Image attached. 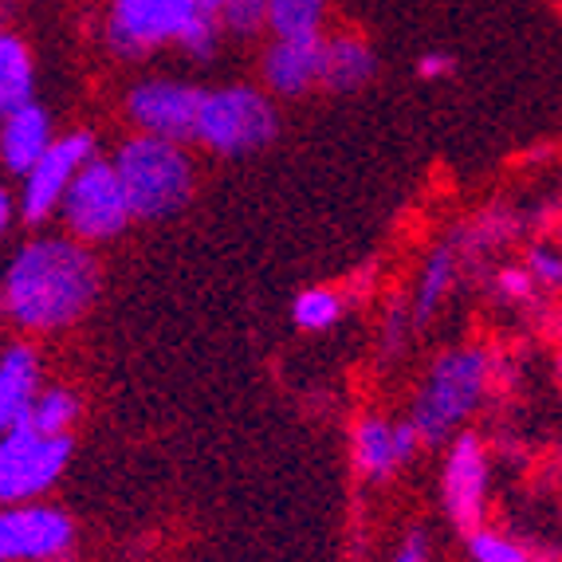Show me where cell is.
Instances as JSON below:
<instances>
[{
	"mask_svg": "<svg viewBox=\"0 0 562 562\" xmlns=\"http://www.w3.org/2000/svg\"><path fill=\"white\" fill-rule=\"evenodd\" d=\"M79 422V397L71 394V390H64V385H56V390H40L36 405H32L29 413V429H40V432H71V425Z\"/></svg>",
	"mask_w": 562,
	"mask_h": 562,
	"instance_id": "7402d4cb",
	"label": "cell"
},
{
	"mask_svg": "<svg viewBox=\"0 0 562 562\" xmlns=\"http://www.w3.org/2000/svg\"><path fill=\"white\" fill-rule=\"evenodd\" d=\"M417 449H425L417 429L405 422H385V417H362L355 425V441H350V452H355V469L362 472V480H374V484H385L394 476L402 464H409L417 457Z\"/></svg>",
	"mask_w": 562,
	"mask_h": 562,
	"instance_id": "7c38bea8",
	"label": "cell"
},
{
	"mask_svg": "<svg viewBox=\"0 0 562 562\" xmlns=\"http://www.w3.org/2000/svg\"><path fill=\"white\" fill-rule=\"evenodd\" d=\"M40 355L29 342H12L0 355V432L20 429L29 422L40 397Z\"/></svg>",
	"mask_w": 562,
	"mask_h": 562,
	"instance_id": "9a60e30c",
	"label": "cell"
},
{
	"mask_svg": "<svg viewBox=\"0 0 562 562\" xmlns=\"http://www.w3.org/2000/svg\"><path fill=\"white\" fill-rule=\"evenodd\" d=\"M492 385V358L484 347H452L432 358L409 405V425L425 449L449 445L476 417Z\"/></svg>",
	"mask_w": 562,
	"mask_h": 562,
	"instance_id": "3957f363",
	"label": "cell"
},
{
	"mask_svg": "<svg viewBox=\"0 0 562 562\" xmlns=\"http://www.w3.org/2000/svg\"><path fill=\"white\" fill-rule=\"evenodd\" d=\"M452 71H457V59H452L449 52H425V56L417 59V76L429 79V83H437V79H449Z\"/></svg>",
	"mask_w": 562,
	"mask_h": 562,
	"instance_id": "484cf974",
	"label": "cell"
},
{
	"mask_svg": "<svg viewBox=\"0 0 562 562\" xmlns=\"http://www.w3.org/2000/svg\"><path fill=\"white\" fill-rule=\"evenodd\" d=\"M390 562H429V535H425V531H409Z\"/></svg>",
	"mask_w": 562,
	"mask_h": 562,
	"instance_id": "4316f807",
	"label": "cell"
},
{
	"mask_svg": "<svg viewBox=\"0 0 562 562\" xmlns=\"http://www.w3.org/2000/svg\"><path fill=\"white\" fill-rule=\"evenodd\" d=\"M221 32V16L201 0H111L103 24L106 47L119 59H142L161 47L209 59Z\"/></svg>",
	"mask_w": 562,
	"mask_h": 562,
	"instance_id": "7a4b0ae2",
	"label": "cell"
},
{
	"mask_svg": "<svg viewBox=\"0 0 562 562\" xmlns=\"http://www.w3.org/2000/svg\"><path fill=\"white\" fill-rule=\"evenodd\" d=\"M464 551H469L472 562H535V551L519 535L487 524H480L476 531L464 535Z\"/></svg>",
	"mask_w": 562,
	"mask_h": 562,
	"instance_id": "ffe728a7",
	"label": "cell"
},
{
	"mask_svg": "<svg viewBox=\"0 0 562 562\" xmlns=\"http://www.w3.org/2000/svg\"><path fill=\"white\" fill-rule=\"evenodd\" d=\"M201 87L181 79H142L126 91V119L138 126V134L169 142H193L198 131Z\"/></svg>",
	"mask_w": 562,
	"mask_h": 562,
	"instance_id": "8fae6325",
	"label": "cell"
},
{
	"mask_svg": "<svg viewBox=\"0 0 562 562\" xmlns=\"http://www.w3.org/2000/svg\"><path fill=\"white\" fill-rule=\"evenodd\" d=\"M201 4H205V9H213V12H221V4H225V0H201Z\"/></svg>",
	"mask_w": 562,
	"mask_h": 562,
	"instance_id": "f1b7e54d",
	"label": "cell"
},
{
	"mask_svg": "<svg viewBox=\"0 0 562 562\" xmlns=\"http://www.w3.org/2000/svg\"><path fill=\"white\" fill-rule=\"evenodd\" d=\"M99 260L76 236H36L20 244L0 276V311L29 335L76 327L99 300Z\"/></svg>",
	"mask_w": 562,
	"mask_h": 562,
	"instance_id": "6da1fadb",
	"label": "cell"
},
{
	"mask_svg": "<svg viewBox=\"0 0 562 562\" xmlns=\"http://www.w3.org/2000/svg\"><path fill=\"white\" fill-rule=\"evenodd\" d=\"M524 268L531 272L535 288L539 291H562V248L559 244H531L524 256Z\"/></svg>",
	"mask_w": 562,
	"mask_h": 562,
	"instance_id": "cb8c5ba5",
	"label": "cell"
},
{
	"mask_svg": "<svg viewBox=\"0 0 562 562\" xmlns=\"http://www.w3.org/2000/svg\"><path fill=\"white\" fill-rule=\"evenodd\" d=\"M0 32H4V16H0Z\"/></svg>",
	"mask_w": 562,
	"mask_h": 562,
	"instance_id": "f546056e",
	"label": "cell"
},
{
	"mask_svg": "<svg viewBox=\"0 0 562 562\" xmlns=\"http://www.w3.org/2000/svg\"><path fill=\"white\" fill-rule=\"evenodd\" d=\"M56 142V131H52V114L32 99V103L16 106L12 114L0 119V166L24 178Z\"/></svg>",
	"mask_w": 562,
	"mask_h": 562,
	"instance_id": "5bb4252c",
	"label": "cell"
},
{
	"mask_svg": "<svg viewBox=\"0 0 562 562\" xmlns=\"http://www.w3.org/2000/svg\"><path fill=\"white\" fill-rule=\"evenodd\" d=\"M496 295L499 300H507V303H531L535 300V280H531V272H527L524 263H507V268H499L496 272Z\"/></svg>",
	"mask_w": 562,
	"mask_h": 562,
	"instance_id": "d4e9b609",
	"label": "cell"
},
{
	"mask_svg": "<svg viewBox=\"0 0 562 562\" xmlns=\"http://www.w3.org/2000/svg\"><path fill=\"white\" fill-rule=\"evenodd\" d=\"M460 280V256L452 244H437L429 256H425L422 272H417V283H413L409 295V315L413 327H425V323L437 315V311L449 303L452 288Z\"/></svg>",
	"mask_w": 562,
	"mask_h": 562,
	"instance_id": "e0dca14e",
	"label": "cell"
},
{
	"mask_svg": "<svg viewBox=\"0 0 562 562\" xmlns=\"http://www.w3.org/2000/svg\"><path fill=\"white\" fill-rule=\"evenodd\" d=\"M91 158H99L94 150V138L87 131H71L59 134L52 142V150L36 161V166L20 178V198H16V213L29 221V225H44L59 213L67 189L79 178V169Z\"/></svg>",
	"mask_w": 562,
	"mask_h": 562,
	"instance_id": "9c48e42d",
	"label": "cell"
},
{
	"mask_svg": "<svg viewBox=\"0 0 562 562\" xmlns=\"http://www.w3.org/2000/svg\"><path fill=\"white\" fill-rule=\"evenodd\" d=\"M216 16H221V29L233 36H256L268 29V0H225Z\"/></svg>",
	"mask_w": 562,
	"mask_h": 562,
	"instance_id": "603a6c76",
	"label": "cell"
},
{
	"mask_svg": "<svg viewBox=\"0 0 562 562\" xmlns=\"http://www.w3.org/2000/svg\"><path fill=\"white\" fill-rule=\"evenodd\" d=\"M59 221H64L67 236L83 244H106L131 228L134 209L111 158H91L79 169V178L71 181L64 205H59Z\"/></svg>",
	"mask_w": 562,
	"mask_h": 562,
	"instance_id": "52a82bcc",
	"label": "cell"
},
{
	"mask_svg": "<svg viewBox=\"0 0 562 562\" xmlns=\"http://www.w3.org/2000/svg\"><path fill=\"white\" fill-rule=\"evenodd\" d=\"M76 441L71 432H40L20 425V429L0 432V504H36L59 484V476L71 464Z\"/></svg>",
	"mask_w": 562,
	"mask_h": 562,
	"instance_id": "8992f818",
	"label": "cell"
},
{
	"mask_svg": "<svg viewBox=\"0 0 562 562\" xmlns=\"http://www.w3.org/2000/svg\"><path fill=\"white\" fill-rule=\"evenodd\" d=\"M12 198H9V189L0 186V236H4V228H9V221H12Z\"/></svg>",
	"mask_w": 562,
	"mask_h": 562,
	"instance_id": "83f0119b",
	"label": "cell"
},
{
	"mask_svg": "<svg viewBox=\"0 0 562 562\" xmlns=\"http://www.w3.org/2000/svg\"><path fill=\"white\" fill-rule=\"evenodd\" d=\"M260 71L268 94L300 99L323 79V36H272Z\"/></svg>",
	"mask_w": 562,
	"mask_h": 562,
	"instance_id": "4fadbf2b",
	"label": "cell"
},
{
	"mask_svg": "<svg viewBox=\"0 0 562 562\" xmlns=\"http://www.w3.org/2000/svg\"><path fill=\"white\" fill-rule=\"evenodd\" d=\"M291 319L295 327L307 330V335H319V330H330L338 319H342V295L335 288H307L295 295L291 303Z\"/></svg>",
	"mask_w": 562,
	"mask_h": 562,
	"instance_id": "44dd1931",
	"label": "cell"
},
{
	"mask_svg": "<svg viewBox=\"0 0 562 562\" xmlns=\"http://www.w3.org/2000/svg\"><path fill=\"white\" fill-rule=\"evenodd\" d=\"M374 76H378V56L362 36L338 32V36L323 40V79H319L323 91L355 94L362 87H370Z\"/></svg>",
	"mask_w": 562,
	"mask_h": 562,
	"instance_id": "2e32d148",
	"label": "cell"
},
{
	"mask_svg": "<svg viewBox=\"0 0 562 562\" xmlns=\"http://www.w3.org/2000/svg\"><path fill=\"white\" fill-rule=\"evenodd\" d=\"M280 134V114H276L272 94L248 83H228L201 91L198 131L193 142L221 158H240V154L263 150Z\"/></svg>",
	"mask_w": 562,
	"mask_h": 562,
	"instance_id": "5b68a950",
	"label": "cell"
},
{
	"mask_svg": "<svg viewBox=\"0 0 562 562\" xmlns=\"http://www.w3.org/2000/svg\"><path fill=\"white\" fill-rule=\"evenodd\" d=\"M76 551V524L47 504L0 507V562H67Z\"/></svg>",
	"mask_w": 562,
	"mask_h": 562,
	"instance_id": "30bf717a",
	"label": "cell"
},
{
	"mask_svg": "<svg viewBox=\"0 0 562 562\" xmlns=\"http://www.w3.org/2000/svg\"><path fill=\"white\" fill-rule=\"evenodd\" d=\"M122 189L131 198L134 221H166L181 213L193 198V158L181 142L154 138V134H134L114 150Z\"/></svg>",
	"mask_w": 562,
	"mask_h": 562,
	"instance_id": "277c9868",
	"label": "cell"
},
{
	"mask_svg": "<svg viewBox=\"0 0 562 562\" xmlns=\"http://www.w3.org/2000/svg\"><path fill=\"white\" fill-rule=\"evenodd\" d=\"M487 487H492V457L480 432L464 429L449 441L441 464V507L457 531H476L487 519Z\"/></svg>",
	"mask_w": 562,
	"mask_h": 562,
	"instance_id": "ba28073f",
	"label": "cell"
},
{
	"mask_svg": "<svg viewBox=\"0 0 562 562\" xmlns=\"http://www.w3.org/2000/svg\"><path fill=\"white\" fill-rule=\"evenodd\" d=\"M330 0H268L272 36H323Z\"/></svg>",
	"mask_w": 562,
	"mask_h": 562,
	"instance_id": "d6986e66",
	"label": "cell"
},
{
	"mask_svg": "<svg viewBox=\"0 0 562 562\" xmlns=\"http://www.w3.org/2000/svg\"><path fill=\"white\" fill-rule=\"evenodd\" d=\"M32 94H36V64L29 44L12 32H0V119L32 103Z\"/></svg>",
	"mask_w": 562,
	"mask_h": 562,
	"instance_id": "ac0fdd59",
	"label": "cell"
}]
</instances>
